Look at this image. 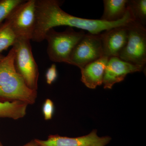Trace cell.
Instances as JSON below:
<instances>
[{"mask_svg": "<svg viewBox=\"0 0 146 146\" xmlns=\"http://www.w3.org/2000/svg\"><path fill=\"white\" fill-rule=\"evenodd\" d=\"M108 58L106 56H103L80 69L81 80L86 87L95 89L103 84L105 70Z\"/></svg>", "mask_w": 146, "mask_h": 146, "instance_id": "cell-11", "label": "cell"}, {"mask_svg": "<svg viewBox=\"0 0 146 146\" xmlns=\"http://www.w3.org/2000/svg\"><path fill=\"white\" fill-rule=\"evenodd\" d=\"M54 110V104L52 101L49 99L46 100L42 108V111L45 120H49L52 118Z\"/></svg>", "mask_w": 146, "mask_h": 146, "instance_id": "cell-17", "label": "cell"}, {"mask_svg": "<svg viewBox=\"0 0 146 146\" xmlns=\"http://www.w3.org/2000/svg\"><path fill=\"white\" fill-rule=\"evenodd\" d=\"M0 146H3L2 144L1 143V141H0Z\"/></svg>", "mask_w": 146, "mask_h": 146, "instance_id": "cell-21", "label": "cell"}, {"mask_svg": "<svg viewBox=\"0 0 146 146\" xmlns=\"http://www.w3.org/2000/svg\"><path fill=\"white\" fill-rule=\"evenodd\" d=\"M23 0L0 1V27L4 23L8 16L17 6L23 2Z\"/></svg>", "mask_w": 146, "mask_h": 146, "instance_id": "cell-16", "label": "cell"}, {"mask_svg": "<svg viewBox=\"0 0 146 146\" xmlns=\"http://www.w3.org/2000/svg\"><path fill=\"white\" fill-rule=\"evenodd\" d=\"M4 57V56H3L2 55V54H0V61L2 60Z\"/></svg>", "mask_w": 146, "mask_h": 146, "instance_id": "cell-20", "label": "cell"}, {"mask_svg": "<svg viewBox=\"0 0 146 146\" xmlns=\"http://www.w3.org/2000/svg\"><path fill=\"white\" fill-rule=\"evenodd\" d=\"M85 34L83 31H76L68 27L63 32L51 29L47 32L45 39L48 43L47 52L53 62L70 64V58L74 47Z\"/></svg>", "mask_w": 146, "mask_h": 146, "instance_id": "cell-3", "label": "cell"}, {"mask_svg": "<svg viewBox=\"0 0 146 146\" xmlns=\"http://www.w3.org/2000/svg\"><path fill=\"white\" fill-rule=\"evenodd\" d=\"M119 58L142 71L146 64V29L135 22L129 27L127 43Z\"/></svg>", "mask_w": 146, "mask_h": 146, "instance_id": "cell-6", "label": "cell"}, {"mask_svg": "<svg viewBox=\"0 0 146 146\" xmlns=\"http://www.w3.org/2000/svg\"><path fill=\"white\" fill-rule=\"evenodd\" d=\"M16 39L9 24L5 21L0 27V53L9 47L13 46Z\"/></svg>", "mask_w": 146, "mask_h": 146, "instance_id": "cell-15", "label": "cell"}, {"mask_svg": "<svg viewBox=\"0 0 146 146\" xmlns=\"http://www.w3.org/2000/svg\"><path fill=\"white\" fill-rule=\"evenodd\" d=\"M39 146L36 143V142L34 140L32 141L31 142H29V143L24 145L23 146Z\"/></svg>", "mask_w": 146, "mask_h": 146, "instance_id": "cell-19", "label": "cell"}, {"mask_svg": "<svg viewBox=\"0 0 146 146\" xmlns=\"http://www.w3.org/2000/svg\"><path fill=\"white\" fill-rule=\"evenodd\" d=\"M28 104L20 101L0 102V117L18 119L25 117Z\"/></svg>", "mask_w": 146, "mask_h": 146, "instance_id": "cell-13", "label": "cell"}, {"mask_svg": "<svg viewBox=\"0 0 146 146\" xmlns=\"http://www.w3.org/2000/svg\"><path fill=\"white\" fill-rule=\"evenodd\" d=\"M17 39L31 40L36 22V0L24 1L7 18Z\"/></svg>", "mask_w": 146, "mask_h": 146, "instance_id": "cell-5", "label": "cell"}, {"mask_svg": "<svg viewBox=\"0 0 146 146\" xmlns=\"http://www.w3.org/2000/svg\"><path fill=\"white\" fill-rule=\"evenodd\" d=\"M14 50L12 47L0 61V99L5 102L20 101L35 103L37 91L27 86L14 65Z\"/></svg>", "mask_w": 146, "mask_h": 146, "instance_id": "cell-2", "label": "cell"}, {"mask_svg": "<svg viewBox=\"0 0 146 146\" xmlns=\"http://www.w3.org/2000/svg\"><path fill=\"white\" fill-rule=\"evenodd\" d=\"M30 40L17 39L13 44L14 65L16 71L23 79L27 86L37 91L39 72L33 54Z\"/></svg>", "mask_w": 146, "mask_h": 146, "instance_id": "cell-4", "label": "cell"}, {"mask_svg": "<svg viewBox=\"0 0 146 146\" xmlns=\"http://www.w3.org/2000/svg\"><path fill=\"white\" fill-rule=\"evenodd\" d=\"M128 0H104V10L100 20L114 22L122 19L127 13Z\"/></svg>", "mask_w": 146, "mask_h": 146, "instance_id": "cell-12", "label": "cell"}, {"mask_svg": "<svg viewBox=\"0 0 146 146\" xmlns=\"http://www.w3.org/2000/svg\"><path fill=\"white\" fill-rule=\"evenodd\" d=\"M58 73L56 65L52 64L47 70L46 74V80L48 84L50 85L57 78Z\"/></svg>", "mask_w": 146, "mask_h": 146, "instance_id": "cell-18", "label": "cell"}, {"mask_svg": "<svg viewBox=\"0 0 146 146\" xmlns=\"http://www.w3.org/2000/svg\"><path fill=\"white\" fill-rule=\"evenodd\" d=\"M142 71L136 65L125 62L119 58H108L104 76L103 84L105 89H111L115 84L123 81L128 74Z\"/></svg>", "mask_w": 146, "mask_h": 146, "instance_id": "cell-10", "label": "cell"}, {"mask_svg": "<svg viewBox=\"0 0 146 146\" xmlns=\"http://www.w3.org/2000/svg\"><path fill=\"white\" fill-rule=\"evenodd\" d=\"M131 24L107 30L100 33L104 56L108 58L119 57L127 43L129 27Z\"/></svg>", "mask_w": 146, "mask_h": 146, "instance_id": "cell-9", "label": "cell"}, {"mask_svg": "<svg viewBox=\"0 0 146 146\" xmlns=\"http://www.w3.org/2000/svg\"><path fill=\"white\" fill-rule=\"evenodd\" d=\"M111 138L108 136L99 137L96 130L85 136L70 138L58 135H50L46 140L35 139L39 146H105Z\"/></svg>", "mask_w": 146, "mask_h": 146, "instance_id": "cell-8", "label": "cell"}, {"mask_svg": "<svg viewBox=\"0 0 146 146\" xmlns=\"http://www.w3.org/2000/svg\"><path fill=\"white\" fill-rule=\"evenodd\" d=\"M36 25L32 40L37 42L45 40L47 32L56 27L66 26L87 31L91 34H98L107 30L129 25L136 22L128 8L122 19L114 22L73 16L62 10L60 2L57 0H36Z\"/></svg>", "mask_w": 146, "mask_h": 146, "instance_id": "cell-1", "label": "cell"}, {"mask_svg": "<svg viewBox=\"0 0 146 146\" xmlns=\"http://www.w3.org/2000/svg\"><path fill=\"white\" fill-rule=\"evenodd\" d=\"M104 56L100 33L85 34L71 53L70 64L80 69Z\"/></svg>", "mask_w": 146, "mask_h": 146, "instance_id": "cell-7", "label": "cell"}, {"mask_svg": "<svg viewBox=\"0 0 146 146\" xmlns=\"http://www.w3.org/2000/svg\"><path fill=\"white\" fill-rule=\"evenodd\" d=\"M127 6L136 23L146 28V0L128 1Z\"/></svg>", "mask_w": 146, "mask_h": 146, "instance_id": "cell-14", "label": "cell"}]
</instances>
